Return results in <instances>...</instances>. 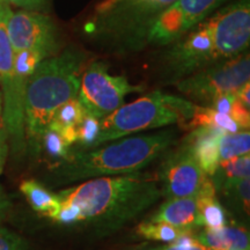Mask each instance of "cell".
I'll use <instances>...</instances> for the list:
<instances>
[{
  "mask_svg": "<svg viewBox=\"0 0 250 250\" xmlns=\"http://www.w3.org/2000/svg\"><path fill=\"white\" fill-rule=\"evenodd\" d=\"M198 219L197 197H174L159 206V208L148 218L149 221L165 223L182 229H196Z\"/></svg>",
  "mask_w": 250,
  "mask_h": 250,
  "instance_id": "13",
  "label": "cell"
},
{
  "mask_svg": "<svg viewBox=\"0 0 250 250\" xmlns=\"http://www.w3.org/2000/svg\"><path fill=\"white\" fill-rule=\"evenodd\" d=\"M224 133L227 132L215 127L201 126L192 129L191 132L183 139V142L187 143L191 148L199 167L210 177L215 174L220 164L219 140Z\"/></svg>",
  "mask_w": 250,
  "mask_h": 250,
  "instance_id": "12",
  "label": "cell"
},
{
  "mask_svg": "<svg viewBox=\"0 0 250 250\" xmlns=\"http://www.w3.org/2000/svg\"><path fill=\"white\" fill-rule=\"evenodd\" d=\"M1 115H2V96L1 92H0V122H1Z\"/></svg>",
  "mask_w": 250,
  "mask_h": 250,
  "instance_id": "32",
  "label": "cell"
},
{
  "mask_svg": "<svg viewBox=\"0 0 250 250\" xmlns=\"http://www.w3.org/2000/svg\"><path fill=\"white\" fill-rule=\"evenodd\" d=\"M0 250H29V246L17 233L0 227Z\"/></svg>",
  "mask_w": 250,
  "mask_h": 250,
  "instance_id": "26",
  "label": "cell"
},
{
  "mask_svg": "<svg viewBox=\"0 0 250 250\" xmlns=\"http://www.w3.org/2000/svg\"><path fill=\"white\" fill-rule=\"evenodd\" d=\"M20 190L37 213L50 219L57 215L62 205L58 195L50 192L45 187L34 180L23 181L20 184Z\"/></svg>",
  "mask_w": 250,
  "mask_h": 250,
  "instance_id": "16",
  "label": "cell"
},
{
  "mask_svg": "<svg viewBox=\"0 0 250 250\" xmlns=\"http://www.w3.org/2000/svg\"><path fill=\"white\" fill-rule=\"evenodd\" d=\"M156 179L162 195L167 198H174L197 196L211 177L199 167L189 145L182 142L179 147L166 155Z\"/></svg>",
  "mask_w": 250,
  "mask_h": 250,
  "instance_id": "11",
  "label": "cell"
},
{
  "mask_svg": "<svg viewBox=\"0 0 250 250\" xmlns=\"http://www.w3.org/2000/svg\"><path fill=\"white\" fill-rule=\"evenodd\" d=\"M81 219L79 206L71 203H62L57 215L52 220L61 225H76L81 223Z\"/></svg>",
  "mask_w": 250,
  "mask_h": 250,
  "instance_id": "25",
  "label": "cell"
},
{
  "mask_svg": "<svg viewBox=\"0 0 250 250\" xmlns=\"http://www.w3.org/2000/svg\"><path fill=\"white\" fill-rule=\"evenodd\" d=\"M249 43L250 0H234L171 43L164 56L166 73L176 83L248 51Z\"/></svg>",
  "mask_w": 250,
  "mask_h": 250,
  "instance_id": "1",
  "label": "cell"
},
{
  "mask_svg": "<svg viewBox=\"0 0 250 250\" xmlns=\"http://www.w3.org/2000/svg\"><path fill=\"white\" fill-rule=\"evenodd\" d=\"M2 4H4V2H2ZM2 4H0V6H1V5H2Z\"/></svg>",
  "mask_w": 250,
  "mask_h": 250,
  "instance_id": "34",
  "label": "cell"
},
{
  "mask_svg": "<svg viewBox=\"0 0 250 250\" xmlns=\"http://www.w3.org/2000/svg\"><path fill=\"white\" fill-rule=\"evenodd\" d=\"M7 34L14 54L23 50L41 52L46 58L59 49V30L49 15L21 9L9 15Z\"/></svg>",
  "mask_w": 250,
  "mask_h": 250,
  "instance_id": "10",
  "label": "cell"
},
{
  "mask_svg": "<svg viewBox=\"0 0 250 250\" xmlns=\"http://www.w3.org/2000/svg\"><path fill=\"white\" fill-rule=\"evenodd\" d=\"M176 143V131L165 130L147 136L129 137L105 146L71 154L56 169L62 184L77 181L127 175L140 170Z\"/></svg>",
  "mask_w": 250,
  "mask_h": 250,
  "instance_id": "4",
  "label": "cell"
},
{
  "mask_svg": "<svg viewBox=\"0 0 250 250\" xmlns=\"http://www.w3.org/2000/svg\"><path fill=\"white\" fill-rule=\"evenodd\" d=\"M196 240L211 250H249V232L240 225L206 228L195 233Z\"/></svg>",
  "mask_w": 250,
  "mask_h": 250,
  "instance_id": "14",
  "label": "cell"
},
{
  "mask_svg": "<svg viewBox=\"0 0 250 250\" xmlns=\"http://www.w3.org/2000/svg\"><path fill=\"white\" fill-rule=\"evenodd\" d=\"M143 86H133L124 76H111L109 64L92 62L83 72L77 99L87 114L102 120L124 104L127 94L143 92Z\"/></svg>",
  "mask_w": 250,
  "mask_h": 250,
  "instance_id": "8",
  "label": "cell"
},
{
  "mask_svg": "<svg viewBox=\"0 0 250 250\" xmlns=\"http://www.w3.org/2000/svg\"><path fill=\"white\" fill-rule=\"evenodd\" d=\"M45 152L50 159L58 161H65L71 156V146L57 131L48 129L43 134L41 142V152Z\"/></svg>",
  "mask_w": 250,
  "mask_h": 250,
  "instance_id": "22",
  "label": "cell"
},
{
  "mask_svg": "<svg viewBox=\"0 0 250 250\" xmlns=\"http://www.w3.org/2000/svg\"><path fill=\"white\" fill-rule=\"evenodd\" d=\"M86 110L77 98L62 105L55 112L48 129L55 130L61 134L68 145L77 143V125L83 117Z\"/></svg>",
  "mask_w": 250,
  "mask_h": 250,
  "instance_id": "15",
  "label": "cell"
},
{
  "mask_svg": "<svg viewBox=\"0 0 250 250\" xmlns=\"http://www.w3.org/2000/svg\"><path fill=\"white\" fill-rule=\"evenodd\" d=\"M196 104L191 101L159 90L123 104L100 120V134L95 147L110 140L139 132L179 124L187 127Z\"/></svg>",
  "mask_w": 250,
  "mask_h": 250,
  "instance_id": "6",
  "label": "cell"
},
{
  "mask_svg": "<svg viewBox=\"0 0 250 250\" xmlns=\"http://www.w3.org/2000/svg\"><path fill=\"white\" fill-rule=\"evenodd\" d=\"M2 2H4V0H0V4H2Z\"/></svg>",
  "mask_w": 250,
  "mask_h": 250,
  "instance_id": "33",
  "label": "cell"
},
{
  "mask_svg": "<svg viewBox=\"0 0 250 250\" xmlns=\"http://www.w3.org/2000/svg\"><path fill=\"white\" fill-rule=\"evenodd\" d=\"M215 174H218L219 176L212 177L215 190L224 183L247 179L250 174V155L246 154L229 159V160L220 161Z\"/></svg>",
  "mask_w": 250,
  "mask_h": 250,
  "instance_id": "19",
  "label": "cell"
},
{
  "mask_svg": "<svg viewBox=\"0 0 250 250\" xmlns=\"http://www.w3.org/2000/svg\"><path fill=\"white\" fill-rule=\"evenodd\" d=\"M176 0H120L96 6L83 26L87 35L115 49L137 50L160 15Z\"/></svg>",
  "mask_w": 250,
  "mask_h": 250,
  "instance_id": "5",
  "label": "cell"
},
{
  "mask_svg": "<svg viewBox=\"0 0 250 250\" xmlns=\"http://www.w3.org/2000/svg\"><path fill=\"white\" fill-rule=\"evenodd\" d=\"M195 232L187 233L180 236L179 239L175 240L174 242L168 243V245L162 247H155V248L142 249V250H211L201 245L195 237Z\"/></svg>",
  "mask_w": 250,
  "mask_h": 250,
  "instance_id": "24",
  "label": "cell"
},
{
  "mask_svg": "<svg viewBox=\"0 0 250 250\" xmlns=\"http://www.w3.org/2000/svg\"><path fill=\"white\" fill-rule=\"evenodd\" d=\"M8 138L7 133H6L5 126L2 124V121L0 122V174L4 170V166L7 159V153H8Z\"/></svg>",
  "mask_w": 250,
  "mask_h": 250,
  "instance_id": "29",
  "label": "cell"
},
{
  "mask_svg": "<svg viewBox=\"0 0 250 250\" xmlns=\"http://www.w3.org/2000/svg\"><path fill=\"white\" fill-rule=\"evenodd\" d=\"M235 101L236 94H224V95H219L218 98H215L208 107L213 109L215 111L221 112V114H226L229 116L230 110H232Z\"/></svg>",
  "mask_w": 250,
  "mask_h": 250,
  "instance_id": "27",
  "label": "cell"
},
{
  "mask_svg": "<svg viewBox=\"0 0 250 250\" xmlns=\"http://www.w3.org/2000/svg\"><path fill=\"white\" fill-rule=\"evenodd\" d=\"M117 1H120V0H102V1L99 4V6H108V5H111V4H114V2H117Z\"/></svg>",
  "mask_w": 250,
  "mask_h": 250,
  "instance_id": "31",
  "label": "cell"
},
{
  "mask_svg": "<svg viewBox=\"0 0 250 250\" xmlns=\"http://www.w3.org/2000/svg\"><path fill=\"white\" fill-rule=\"evenodd\" d=\"M218 189L223 190L224 196L229 199V202L233 203V205L239 206V208L242 210L243 213L249 215V208H250L249 177H247V179L233 181V182L224 183L221 184Z\"/></svg>",
  "mask_w": 250,
  "mask_h": 250,
  "instance_id": "21",
  "label": "cell"
},
{
  "mask_svg": "<svg viewBox=\"0 0 250 250\" xmlns=\"http://www.w3.org/2000/svg\"><path fill=\"white\" fill-rule=\"evenodd\" d=\"M249 130H242L235 133H224L219 140V158H220V161L249 154Z\"/></svg>",
  "mask_w": 250,
  "mask_h": 250,
  "instance_id": "20",
  "label": "cell"
},
{
  "mask_svg": "<svg viewBox=\"0 0 250 250\" xmlns=\"http://www.w3.org/2000/svg\"><path fill=\"white\" fill-rule=\"evenodd\" d=\"M12 203L9 201L8 196L6 195V192L2 189V187L0 186V224L7 218V215L11 211Z\"/></svg>",
  "mask_w": 250,
  "mask_h": 250,
  "instance_id": "30",
  "label": "cell"
},
{
  "mask_svg": "<svg viewBox=\"0 0 250 250\" xmlns=\"http://www.w3.org/2000/svg\"><path fill=\"white\" fill-rule=\"evenodd\" d=\"M196 229H182L165 223H154V221L146 220L139 224L136 228V233L143 239L148 241H161L171 243L180 236L187 233H192Z\"/></svg>",
  "mask_w": 250,
  "mask_h": 250,
  "instance_id": "18",
  "label": "cell"
},
{
  "mask_svg": "<svg viewBox=\"0 0 250 250\" xmlns=\"http://www.w3.org/2000/svg\"><path fill=\"white\" fill-rule=\"evenodd\" d=\"M57 195L79 206L81 223L99 234L116 232L164 196L156 176L142 173L92 179Z\"/></svg>",
  "mask_w": 250,
  "mask_h": 250,
  "instance_id": "2",
  "label": "cell"
},
{
  "mask_svg": "<svg viewBox=\"0 0 250 250\" xmlns=\"http://www.w3.org/2000/svg\"><path fill=\"white\" fill-rule=\"evenodd\" d=\"M87 56L68 46L62 54L43 59L31 74L24 95V137L31 158L41 153L42 137L55 112L64 103L76 99Z\"/></svg>",
  "mask_w": 250,
  "mask_h": 250,
  "instance_id": "3",
  "label": "cell"
},
{
  "mask_svg": "<svg viewBox=\"0 0 250 250\" xmlns=\"http://www.w3.org/2000/svg\"><path fill=\"white\" fill-rule=\"evenodd\" d=\"M100 134V120L85 112L77 125V143L81 151H88L95 147Z\"/></svg>",
  "mask_w": 250,
  "mask_h": 250,
  "instance_id": "23",
  "label": "cell"
},
{
  "mask_svg": "<svg viewBox=\"0 0 250 250\" xmlns=\"http://www.w3.org/2000/svg\"><path fill=\"white\" fill-rule=\"evenodd\" d=\"M201 126H210L220 129L227 133H235L242 131L235 122L226 114H221L213 110V109L204 107V105H197L193 111V115L188 123L186 129H196Z\"/></svg>",
  "mask_w": 250,
  "mask_h": 250,
  "instance_id": "17",
  "label": "cell"
},
{
  "mask_svg": "<svg viewBox=\"0 0 250 250\" xmlns=\"http://www.w3.org/2000/svg\"><path fill=\"white\" fill-rule=\"evenodd\" d=\"M228 0H176L155 21L146 45H168L181 39L206 18L223 7Z\"/></svg>",
  "mask_w": 250,
  "mask_h": 250,
  "instance_id": "9",
  "label": "cell"
},
{
  "mask_svg": "<svg viewBox=\"0 0 250 250\" xmlns=\"http://www.w3.org/2000/svg\"><path fill=\"white\" fill-rule=\"evenodd\" d=\"M4 2L9 6L35 12L45 11L49 5V0H4Z\"/></svg>",
  "mask_w": 250,
  "mask_h": 250,
  "instance_id": "28",
  "label": "cell"
},
{
  "mask_svg": "<svg viewBox=\"0 0 250 250\" xmlns=\"http://www.w3.org/2000/svg\"><path fill=\"white\" fill-rule=\"evenodd\" d=\"M250 79L248 51L225 59L174 83L183 95L208 107L219 95L237 94Z\"/></svg>",
  "mask_w": 250,
  "mask_h": 250,
  "instance_id": "7",
  "label": "cell"
}]
</instances>
